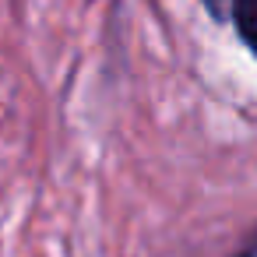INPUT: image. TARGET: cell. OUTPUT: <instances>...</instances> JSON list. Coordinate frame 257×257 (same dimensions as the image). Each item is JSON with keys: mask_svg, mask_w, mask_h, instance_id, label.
Wrapping results in <instances>:
<instances>
[{"mask_svg": "<svg viewBox=\"0 0 257 257\" xmlns=\"http://www.w3.org/2000/svg\"><path fill=\"white\" fill-rule=\"evenodd\" d=\"M239 257H253V250H250V246H246V250H239Z\"/></svg>", "mask_w": 257, "mask_h": 257, "instance_id": "7a4b0ae2", "label": "cell"}, {"mask_svg": "<svg viewBox=\"0 0 257 257\" xmlns=\"http://www.w3.org/2000/svg\"><path fill=\"white\" fill-rule=\"evenodd\" d=\"M208 15L218 25H232L239 43L250 46V25H253V0H201Z\"/></svg>", "mask_w": 257, "mask_h": 257, "instance_id": "6da1fadb", "label": "cell"}]
</instances>
